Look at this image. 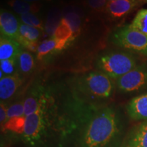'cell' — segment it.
Returning a JSON list of instances; mask_svg holds the SVG:
<instances>
[{"label": "cell", "instance_id": "cb8c5ba5", "mask_svg": "<svg viewBox=\"0 0 147 147\" xmlns=\"http://www.w3.org/2000/svg\"><path fill=\"white\" fill-rule=\"evenodd\" d=\"M25 115L24 100L13 103L8 107V120L9 119Z\"/></svg>", "mask_w": 147, "mask_h": 147}, {"label": "cell", "instance_id": "277c9868", "mask_svg": "<svg viewBox=\"0 0 147 147\" xmlns=\"http://www.w3.org/2000/svg\"><path fill=\"white\" fill-rule=\"evenodd\" d=\"M137 65L136 59L133 55L118 51L103 54L96 61L97 70L115 80Z\"/></svg>", "mask_w": 147, "mask_h": 147}, {"label": "cell", "instance_id": "603a6c76", "mask_svg": "<svg viewBox=\"0 0 147 147\" xmlns=\"http://www.w3.org/2000/svg\"><path fill=\"white\" fill-rule=\"evenodd\" d=\"M20 22L29 26L36 27L41 30H44L43 24L41 20L34 13H27L20 15Z\"/></svg>", "mask_w": 147, "mask_h": 147}, {"label": "cell", "instance_id": "484cf974", "mask_svg": "<svg viewBox=\"0 0 147 147\" xmlns=\"http://www.w3.org/2000/svg\"><path fill=\"white\" fill-rule=\"evenodd\" d=\"M8 105L6 103L1 102V104H0V124H1V127L8 121Z\"/></svg>", "mask_w": 147, "mask_h": 147}, {"label": "cell", "instance_id": "8992f818", "mask_svg": "<svg viewBox=\"0 0 147 147\" xmlns=\"http://www.w3.org/2000/svg\"><path fill=\"white\" fill-rule=\"evenodd\" d=\"M119 91L131 93L141 91L147 88V64L136 66L133 69L115 80Z\"/></svg>", "mask_w": 147, "mask_h": 147}, {"label": "cell", "instance_id": "4fadbf2b", "mask_svg": "<svg viewBox=\"0 0 147 147\" xmlns=\"http://www.w3.org/2000/svg\"><path fill=\"white\" fill-rule=\"evenodd\" d=\"M23 50L19 42L11 38L1 36L0 39V60L18 57Z\"/></svg>", "mask_w": 147, "mask_h": 147}, {"label": "cell", "instance_id": "d6986e66", "mask_svg": "<svg viewBox=\"0 0 147 147\" xmlns=\"http://www.w3.org/2000/svg\"><path fill=\"white\" fill-rule=\"evenodd\" d=\"M8 3L16 14L20 15L38 12L40 7L38 3H29L24 0H10Z\"/></svg>", "mask_w": 147, "mask_h": 147}, {"label": "cell", "instance_id": "9a60e30c", "mask_svg": "<svg viewBox=\"0 0 147 147\" xmlns=\"http://www.w3.org/2000/svg\"><path fill=\"white\" fill-rule=\"evenodd\" d=\"M64 47L65 46L58 42L53 37H51L49 39L42 41L38 45L36 51L37 58L38 59H42L53 53L61 51Z\"/></svg>", "mask_w": 147, "mask_h": 147}, {"label": "cell", "instance_id": "30bf717a", "mask_svg": "<svg viewBox=\"0 0 147 147\" xmlns=\"http://www.w3.org/2000/svg\"><path fill=\"white\" fill-rule=\"evenodd\" d=\"M121 147H147V120L130 130Z\"/></svg>", "mask_w": 147, "mask_h": 147}, {"label": "cell", "instance_id": "f1b7e54d", "mask_svg": "<svg viewBox=\"0 0 147 147\" xmlns=\"http://www.w3.org/2000/svg\"><path fill=\"white\" fill-rule=\"evenodd\" d=\"M146 1H147V0H146Z\"/></svg>", "mask_w": 147, "mask_h": 147}, {"label": "cell", "instance_id": "2e32d148", "mask_svg": "<svg viewBox=\"0 0 147 147\" xmlns=\"http://www.w3.org/2000/svg\"><path fill=\"white\" fill-rule=\"evenodd\" d=\"M53 38L62 45L66 46L68 42L74 40L73 32L68 21L65 18H62L59 25L56 29Z\"/></svg>", "mask_w": 147, "mask_h": 147}, {"label": "cell", "instance_id": "7c38bea8", "mask_svg": "<svg viewBox=\"0 0 147 147\" xmlns=\"http://www.w3.org/2000/svg\"><path fill=\"white\" fill-rule=\"evenodd\" d=\"M128 115L133 120H147V93L134 97L126 107Z\"/></svg>", "mask_w": 147, "mask_h": 147}, {"label": "cell", "instance_id": "83f0119b", "mask_svg": "<svg viewBox=\"0 0 147 147\" xmlns=\"http://www.w3.org/2000/svg\"><path fill=\"white\" fill-rule=\"evenodd\" d=\"M107 1H108H108H113V0H107Z\"/></svg>", "mask_w": 147, "mask_h": 147}, {"label": "cell", "instance_id": "6da1fadb", "mask_svg": "<svg viewBox=\"0 0 147 147\" xmlns=\"http://www.w3.org/2000/svg\"><path fill=\"white\" fill-rule=\"evenodd\" d=\"M74 130L70 103L65 100L61 106L53 96L36 112L26 116L25 131L19 140L25 147H70Z\"/></svg>", "mask_w": 147, "mask_h": 147}, {"label": "cell", "instance_id": "ac0fdd59", "mask_svg": "<svg viewBox=\"0 0 147 147\" xmlns=\"http://www.w3.org/2000/svg\"><path fill=\"white\" fill-rule=\"evenodd\" d=\"M62 18H63V14L57 7H53L49 11L45 28L46 32L49 36H53Z\"/></svg>", "mask_w": 147, "mask_h": 147}, {"label": "cell", "instance_id": "44dd1931", "mask_svg": "<svg viewBox=\"0 0 147 147\" xmlns=\"http://www.w3.org/2000/svg\"><path fill=\"white\" fill-rule=\"evenodd\" d=\"M131 25L134 29L147 36V9H142L138 12Z\"/></svg>", "mask_w": 147, "mask_h": 147}, {"label": "cell", "instance_id": "3957f363", "mask_svg": "<svg viewBox=\"0 0 147 147\" xmlns=\"http://www.w3.org/2000/svg\"><path fill=\"white\" fill-rule=\"evenodd\" d=\"M116 83L100 71H93L80 76L74 82L69 97L75 102L87 106L108 105L113 97Z\"/></svg>", "mask_w": 147, "mask_h": 147}, {"label": "cell", "instance_id": "4316f807", "mask_svg": "<svg viewBox=\"0 0 147 147\" xmlns=\"http://www.w3.org/2000/svg\"><path fill=\"white\" fill-rule=\"evenodd\" d=\"M24 1H27V2H29V3H37L38 2V1H43V0H24Z\"/></svg>", "mask_w": 147, "mask_h": 147}, {"label": "cell", "instance_id": "e0dca14e", "mask_svg": "<svg viewBox=\"0 0 147 147\" xmlns=\"http://www.w3.org/2000/svg\"><path fill=\"white\" fill-rule=\"evenodd\" d=\"M78 10V9H76L75 7L68 6L64 9L63 11H62L63 17L68 21L72 29L74 38L79 34L81 27L80 14Z\"/></svg>", "mask_w": 147, "mask_h": 147}, {"label": "cell", "instance_id": "d4e9b609", "mask_svg": "<svg viewBox=\"0 0 147 147\" xmlns=\"http://www.w3.org/2000/svg\"><path fill=\"white\" fill-rule=\"evenodd\" d=\"M87 3L93 10L100 11L106 9L108 1L107 0H87Z\"/></svg>", "mask_w": 147, "mask_h": 147}, {"label": "cell", "instance_id": "8fae6325", "mask_svg": "<svg viewBox=\"0 0 147 147\" xmlns=\"http://www.w3.org/2000/svg\"><path fill=\"white\" fill-rule=\"evenodd\" d=\"M138 3V0H113L108 1L105 10L110 16L119 18L131 12Z\"/></svg>", "mask_w": 147, "mask_h": 147}, {"label": "cell", "instance_id": "ba28073f", "mask_svg": "<svg viewBox=\"0 0 147 147\" xmlns=\"http://www.w3.org/2000/svg\"><path fill=\"white\" fill-rule=\"evenodd\" d=\"M41 29L29 26L20 22V36L17 42L22 47L32 52H36L38 49V42L42 35Z\"/></svg>", "mask_w": 147, "mask_h": 147}, {"label": "cell", "instance_id": "7a4b0ae2", "mask_svg": "<svg viewBox=\"0 0 147 147\" xmlns=\"http://www.w3.org/2000/svg\"><path fill=\"white\" fill-rule=\"evenodd\" d=\"M75 130L73 147H121L123 125L119 112L110 105L87 106L73 100Z\"/></svg>", "mask_w": 147, "mask_h": 147}, {"label": "cell", "instance_id": "5b68a950", "mask_svg": "<svg viewBox=\"0 0 147 147\" xmlns=\"http://www.w3.org/2000/svg\"><path fill=\"white\" fill-rule=\"evenodd\" d=\"M112 41L117 46L147 57V36L134 29L131 24L116 30Z\"/></svg>", "mask_w": 147, "mask_h": 147}, {"label": "cell", "instance_id": "9c48e42d", "mask_svg": "<svg viewBox=\"0 0 147 147\" xmlns=\"http://www.w3.org/2000/svg\"><path fill=\"white\" fill-rule=\"evenodd\" d=\"M20 21L10 12L1 10L0 13V31L1 36L11 38L17 41L19 38Z\"/></svg>", "mask_w": 147, "mask_h": 147}, {"label": "cell", "instance_id": "5bb4252c", "mask_svg": "<svg viewBox=\"0 0 147 147\" xmlns=\"http://www.w3.org/2000/svg\"><path fill=\"white\" fill-rule=\"evenodd\" d=\"M25 121H26V116L9 119L1 127V131H3V133L10 134L12 136H16L18 138H20L25 131Z\"/></svg>", "mask_w": 147, "mask_h": 147}, {"label": "cell", "instance_id": "ffe728a7", "mask_svg": "<svg viewBox=\"0 0 147 147\" xmlns=\"http://www.w3.org/2000/svg\"><path fill=\"white\" fill-rule=\"evenodd\" d=\"M19 72L22 74H29L34 70L35 59L29 51L23 50L18 56Z\"/></svg>", "mask_w": 147, "mask_h": 147}, {"label": "cell", "instance_id": "7402d4cb", "mask_svg": "<svg viewBox=\"0 0 147 147\" xmlns=\"http://www.w3.org/2000/svg\"><path fill=\"white\" fill-rule=\"evenodd\" d=\"M0 67H1L0 71L3 73V76H12L18 74L19 68H18V58L1 61Z\"/></svg>", "mask_w": 147, "mask_h": 147}, {"label": "cell", "instance_id": "52a82bcc", "mask_svg": "<svg viewBox=\"0 0 147 147\" xmlns=\"http://www.w3.org/2000/svg\"><path fill=\"white\" fill-rule=\"evenodd\" d=\"M23 80L19 74L12 76H3L0 79V99L6 103L12 100L19 91L23 85Z\"/></svg>", "mask_w": 147, "mask_h": 147}]
</instances>
